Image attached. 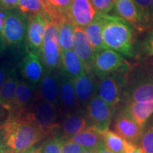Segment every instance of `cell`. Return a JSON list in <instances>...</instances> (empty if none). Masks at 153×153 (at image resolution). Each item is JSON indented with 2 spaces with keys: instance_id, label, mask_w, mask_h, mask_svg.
<instances>
[{
  "instance_id": "cell-3",
  "label": "cell",
  "mask_w": 153,
  "mask_h": 153,
  "mask_svg": "<svg viewBox=\"0 0 153 153\" xmlns=\"http://www.w3.org/2000/svg\"><path fill=\"white\" fill-rule=\"evenodd\" d=\"M121 101L131 102L153 101V65L141 68L128 77Z\"/></svg>"
},
{
  "instance_id": "cell-39",
  "label": "cell",
  "mask_w": 153,
  "mask_h": 153,
  "mask_svg": "<svg viewBox=\"0 0 153 153\" xmlns=\"http://www.w3.org/2000/svg\"><path fill=\"white\" fill-rule=\"evenodd\" d=\"M4 9L0 8V33L2 34L4 30Z\"/></svg>"
},
{
  "instance_id": "cell-1",
  "label": "cell",
  "mask_w": 153,
  "mask_h": 153,
  "mask_svg": "<svg viewBox=\"0 0 153 153\" xmlns=\"http://www.w3.org/2000/svg\"><path fill=\"white\" fill-rule=\"evenodd\" d=\"M4 153H22L45 138V135L24 113H9L0 125Z\"/></svg>"
},
{
  "instance_id": "cell-19",
  "label": "cell",
  "mask_w": 153,
  "mask_h": 153,
  "mask_svg": "<svg viewBox=\"0 0 153 153\" xmlns=\"http://www.w3.org/2000/svg\"><path fill=\"white\" fill-rule=\"evenodd\" d=\"M72 50L83 62L87 71H90L91 62L96 51L88 41L83 28L74 27Z\"/></svg>"
},
{
  "instance_id": "cell-42",
  "label": "cell",
  "mask_w": 153,
  "mask_h": 153,
  "mask_svg": "<svg viewBox=\"0 0 153 153\" xmlns=\"http://www.w3.org/2000/svg\"><path fill=\"white\" fill-rule=\"evenodd\" d=\"M6 45H6L4 40L2 34L0 33V54L4 51V50L6 48Z\"/></svg>"
},
{
  "instance_id": "cell-16",
  "label": "cell",
  "mask_w": 153,
  "mask_h": 153,
  "mask_svg": "<svg viewBox=\"0 0 153 153\" xmlns=\"http://www.w3.org/2000/svg\"><path fill=\"white\" fill-rule=\"evenodd\" d=\"M114 10L116 16L131 24L137 31H148L150 29L143 22L140 13L133 0H116Z\"/></svg>"
},
{
  "instance_id": "cell-48",
  "label": "cell",
  "mask_w": 153,
  "mask_h": 153,
  "mask_svg": "<svg viewBox=\"0 0 153 153\" xmlns=\"http://www.w3.org/2000/svg\"><path fill=\"white\" fill-rule=\"evenodd\" d=\"M90 1H91V0H90Z\"/></svg>"
},
{
  "instance_id": "cell-10",
  "label": "cell",
  "mask_w": 153,
  "mask_h": 153,
  "mask_svg": "<svg viewBox=\"0 0 153 153\" xmlns=\"http://www.w3.org/2000/svg\"><path fill=\"white\" fill-rule=\"evenodd\" d=\"M51 19L48 14H36L28 19L26 43L28 51L39 55L43 45L45 28Z\"/></svg>"
},
{
  "instance_id": "cell-12",
  "label": "cell",
  "mask_w": 153,
  "mask_h": 153,
  "mask_svg": "<svg viewBox=\"0 0 153 153\" xmlns=\"http://www.w3.org/2000/svg\"><path fill=\"white\" fill-rule=\"evenodd\" d=\"M59 70H44L36 95L59 108Z\"/></svg>"
},
{
  "instance_id": "cell-8",
  "label": "cell",
  "mask_w": 153,
  "mask_h": 153,
  "mask_svg": "<svg viewBox=\"0 0 153 153\" xmlns=\"http://www.w3.org/2000/svg\"><path fill=\"white\" fill-rule=\"evenodd\" d=\"M45 70H59L61 65V50L59 43L58 29L50 22L44 33L43 45L38 55Z\"/></svg>"
},
{
  "instance_id": "cell-37",
  "label": "cell",
  "mask_w": 153,
  "mask_h": 153,
  "mask_svg": "<svg viewBox=\"0 0 153 153\" xmlns=\"http://www.w3.org/2000/svg\"><path fill=\"white\" fill-rule=\"evenodd\" d=\"M19 0H0V8L10 9L17 8Z\"/></svg>"
},
{
  "instance_id": "cell-21",
  "label": "cell",
  "mask_w": 153,
  "mask_h": 153,
  "mask_svg": "<svg viewBox=\"0 0 153 153\" xmlns=\"http://www.w3.org/2000/svg\"><path fill=\"white\" fill-rule=\"evenodd\" d=\"M19 82L16 70L11 68L7 79L0 88V104L4 107L8 114L12 110Z\"/></svg>"
},
{
  "instance_id": "cell-11",
  "label": "cell",
  "mask_w": 153,
  "mask_h": 153,
  "mask_svg": "<svg viewBox=\"0 0 153 153\" xmlns=\"http://www.w3.org/2000/svg\"><path fill=\"white\" fill-rule=\"evenodd\" d=\"M114 132L126 141L134 145L138 144L143 127L133 119L123 107L114 118Z\"/></svg>"
},
{
  "instance_id": "cell-4",
  "label": "cell",
  "mask_w": 153,
  "mask_h": 153,
  "mask_svg": "<svg viewBox=\"0 0 153 153\" xmlns=\"http://www.w3.org/2000/svg\"><path fill=\"white\" fill-rule=\"evenodd\" d=\"M24 113L28 119L39 127L45 137L51 136L60 131L59 108L38 97L36 94L33 101Z\"/></svg>"
},
{
  "instance_id": "cell-15",
  "label": "cell",
  "mask_w": 153,
  "mask_h": 153,
  "mask_svg": "<svg viewBox=\"0 0 153 153\" xmlns=\"http://www.w3.org/2000/svg\"><path fill=\"white\" fill-rule=\"evenodd\" d=\"M98 78L90 71H86L73 79L74 92L78 104L81 108H85L90 99L97 94Z\"/></svg>"
},
{
  "instance_id": "cell-26",
  "label": "cell",
  "mask_w": 153,
  "mask_h": 153,
  "mask_svg": "<svg viewBox=\"0 0 153 153\" xmlns=\"http://www.w3.org/2000/svg\"><path fill=\"white\" fill-rule=\"evenodd\" d=\"M84 31L88 41L95 51L107 48L104 45L102 38V22L99 12L89 25L84 28Z\"/></svg>"
},
{
  "instance_id": "cell-40",
  "label": "cell",
  "mask_w": 153,
  "mask_h": 153,
  "mask_svg": "<svg viewBox=\"0 0 153 153\" xmlns=\"http://www.w3.org/2000/svg\"><path fill=\"white\" fill-rule=\"evenodd\" d=\"M22 153H41V147H36L34 145V146L31 147V148H28V150H25Z\"/></svg>"
},
{
  "instance_id": "cell-5",
  "label": "cell",
  "mask_w": 153,
  "mask_h": 153,
  "mask_svg": "<svg viewBox=\"0 0 153 153\" xmlns=\"http://www.w3.org/2000/svg\"><path fill=\"white\" fill-rule=\"evenodd\" d=\"M129 67L123 55L111 49L102 48L95 52L90 72L99 79L115 72L128 70Z\"/></svg>"
},
{
  "instance_id": "cell-25",
  "label": "cell",
  "mask_w": 153,
  "mask_h": 153,
  "mask_svg": "<svg viewBox=\"0 0 153 153\" xmlns=\"http://www.w3.org/2000/svg\"><path fill=\"white\" fill-rule=\"evenodd\" d=\"M72 0H46L45 2L46 13L51 22L55 26L67 18Z\"/></svg>"
},
{
  "instance_id": "cell-34",
  "label": "cell",
  "mask_w": 153,
  "mask_h": 153,
  "mask_svg": "<svg viewBox=\"0 0 153 153\" xmlns=\"http://www.w3.org/2000/svg\"><path fill=\"white\" fill-rule=\"evenodd\" d=\"M91 1L96 11L107 14L114 9L116 0H91Z\"/></svg>"
},
{
  "instance_id": "cell-23",
  "label": "cell",
  "mask_w": 153,
  "mask_h": 153,
  "mask_svg": "<svg viewBox=\"0 0 153 153\" xmlns=\"http://www.w3.org/2000/svg\"><path fill=\"white\" fill-rule=\"evenodd\" d=\"M123 107L141 127L153 115V101L128 103Z\"/></svg>"
},
{
  "instance_id": "cell-22",
  "label": "cell",
  "mask_w": 153,
  "mask_h": 153,
  "mask_svg": "<svg viewBox=\"0 0 153 153\" xmlns=\"http://www.w3.org/2000/svg\"><path fill=\"white\" fill-rule=\"evenodd\" d=\"M60 69L73 80L87 71L84 63L72 49L61 53Z\"/></svg>"
},
{
  "instance_id": "cell-43",
  "label": "cell",
  "mask_w": 153,
  "mask_h": 153,
  "mask_svg": "<svg viewBox=\"0 0 153 153\" xmlns=\"http://www.w3.org/2000/svg\"><path fill=\"white\" fill-rule=\"evenodd\" d=\"M7 114H8V111L6 110V108L2 106V105L0 104V120L4 117L6 115H7Z\"/></svg>"
},
{
  "instance_id": "cell-6",
  "label": "cell",
  "mask_w": 153,
  "mask_h": 153,
  "mask_svg": "<svg viewBox=\"0 0 153 153\" xmlns=\"http://www.w3.org/2000/svg\"><path fill=\"white\" fill-rule=\"evenodd\" d=\"M2 36L6 45L19 47L26 41L28 19L18 9H4Z\"/></svg>"
},
{
  "instance_id": "cell-7",
  "label": "cell",
  "mask_w": 153,
  "mask_h": 153,
  "mask_svg": "<svg viewBox=\"0 0 153 153\" xmlns=\"http://www.w3.org/2000/svg\"><path fill=\"white\" fill-rule=\"evenodd\" d=\"M128 70L115 72L98 81L97 94L108 106L115 108L121 101L122 94L127 81Z\"/></svg>"
},
{
  "instance_id": "cell-31",
  "label": "cell",
  "mask_w": 153,
  "mask_h": 153,
  "mask_svg": "<svg viewBox=\"0 0 153 153\" xmlns=\"http://www.w3.org/2000/svg\"><path fill=\"white\" fill-rule=\"evenodd\" d=\"M62 137V135L60 131L51 135L41 145V153H62V149H61Z\"/></svg>"
},
{
  "instance_id": "cell-28",
  "label": "cell",
  "mask_w": 153,
  "mask_h": 153,
  "mask_svg": "<svg viewBox=\"0 0 153 153\" xmlns=\"http://www.w3.org/2000/svg\"><path fill=\"white\" fill-rule=\"evenodd\" d=\"M61 53L72 49V39L74 26L69 22L68 19H64L57 26Z\"/></svg>"
},
{
  "instance_id": "cell-20",
  "label": "cell",
  "mask_w": 153,
  "mask_h": 153,
  "mask_svg": "<svg viewBox=\"0 0 153 153\" xmlns=\"http://www.w3.org/2000/svg\"><path fill=\"white\" fill-rule=\"evenodd\" d=\"M36 89L37 88L29 85L24 80L19 81L16 88L12 110L9 113L22 114L26 111L33 101Z\"/></svg>"
},
{
  "instance_id": "cell-41",
  "label": "cell",
  "mask_w": 153,
  "mask_h": 153,
  "mask_svg": "<svg viewBox=\"0 0 153 153\" xmlns=\"http://www.w3.org/2000/svg\"><path fill=\"white\" fill-rule=\"evenodd\" d=\"M94 153H112V152L108 150V149L106 148V146H105L104 143H103V144L99 145L98 148L94 151Z\"/></svg>"
},
{
  "instance_id": "cell-29",
  "label": "cell",
  "mask_w": 153,
  "mask_h": 153,
  "mask_svg": "<svg viewBox=\"0 0 153 153\" xmlns=\"http://www.w3.org/2000/svg\"><path fill=\"white\" fill-rule=\"evenodd\" d=\"M17 8L27 19L36 14H46L43 0H19Z\"/></svg>"
},
{
  "instance_id": "cell-47",
  "label": "cell",
  "mask_w": 153,
  "mask_h": 153,
  "mask_svg": "<svg viewBox=\"0 0 153 153\" xmlns=\"http://www.w3.org/2000/svg\"><path fill=\"white\" fill-rule=\"evenodd\" d=\"M45 1H46V0H43V1L44 2V4H45Z\"/></svg>"
},
{
  "instance_id": "cell-45",
  "label": "cell",
  "mask_w": 153,
  "mask_h": 153,
  "mask_svg": "<svg viewBox=\"0 0 153 153\" xmlns=\"http://www.w3.org/2000/svg\"><path fill=\"white\" fill-rule=\"evenodd\" d=\"M151 19H152V24L153 26V0H152V4H151Z\"/></svg>"
},
{
  "instance_id": "cell-24",
  "label": "cell",
  "mask_w": 153,
  "mask_h": 153,
  "mask_svg": "<svg viewBox=\"0 0 153 153\" xmlns=\"http://www.w3.org/2000/svg\"><path fill=\"white\" fill-rule=\"evenodd\" d=\"M70 140L79 145L85 150L92 151H95L99 145L104 143L101 132L92 126H89L79 133L76 134Z\"/></svg>"
},
{
  "instance_id": "cell-30",
  "label": "cell",
  "mask_w": 153,
  "mask_h": 153,
  "mask_svg": "<svg viewBox=\"0 0 153 153\" xmlns=\"http://www.w3.org/2000/svg\"><path fill=\"white\" fill-rule=\"evenodd\" d=\"M137 145L144 153H153V115L143 126Z\"/></svg>"
},
{
  "instance_id": "cell-36",
  "label": "cell",
  "mask_w": 153,
  "mask_h": 153,
  "mask_svg": "<svg viewBox=\"0 0 153 153\" xmlns=\"http://www.w3.org/2000/svg\"><path fill=\"white\" fill-rule=\"evenodd\" d=\"M11 69V67L7 63L0 65V88L1 87L5 80L7 79Z\"/></svg>"
},
{
  "instance_id": "cell-9",
  "label": "cell",
  "mask_w": 153,
  "mask_h": 153,
  "mask_svg": "<svg viewBox=\"0 0 153 153\" xmlns=\"http://www.w3.org/2000/svg\"><path fill=\"white\" fill-rule=\"evenodd\" d=\"M85 109L91 126L100 132L109 128L115 108L108 106L97 94L88 102Z\"/></svg>"
},
{
  "instance_id": "cell-17",
  "label": "cell",
  "mask_w": 153,
  "mask_h": 153,
  "mask_svg": "<svg viewBox=\"0 0 153 153\" xmlns=\"http://www.w3.org/2000/svg\"><path fill=\"white\" fill-rule=\"evenodd\" d=\"M59 110L67 113L81 108L74 92L73 80L60 68L59 69Z\"/></svg>"
},
{
  "instance_id": "cell-38",
  "label": "cell",
  "mask_w": 153,
  "mask_h": 153,
  "mask_svg": "<svg viewBox=\"0 0 153 153\" xmlns=\"http://www.w3.org/2000/svg\"><path fill=\"white\" fill-rule=\"evenodd\" d=\"M123 153H144L143 150L137 145L132 144L127 142L126 145L125 151Z\"/></svg>"
},
{
  "instance_id": "cell-33",
  "label": "cell",
  "mask_w": 153,
  "mask_h": 153,
  "mask_svg": "<svg viewBox=\"0 0 153 153\" xmlns=\"http://www.w3.org/2000/svg\"><path fill=\"white\" fill-rule=\"evenodd\" d=\"M61 149L62 153H82L85 150L70 139H66L63 136L61 140Z\"/></svg>"
},
{
  "instance_id": "cell-32",
  "label": "cell",
  "mask_w": 153,
  "mask_h": 153,
  "mask_svg": "<svg viewBox=\"0 0 153 153\" xmlns=\"http://www.w3.org/2000/svg\"><path fill=\"white\" fill-rule=\"evenodd\" d=\"M135 6L140 13L143 22L151 30L152 27V19H151V4L152 0H133Z\"/></svg>"
},
{
  "instance_id": "cell-46",
  "label": "cell",
  "mask_w": 153,
  "mask_h": 153,
  "mask_svg": "<svg viewBox=\"0 0 153 153\" xmlns=\"http://www.w3.org/2000/svg\"><path fill=\"white\" fill-rule=\"evenodd\" d=\"M82 153H94V151H92L90 150H85Z\"/></svg>"
},
{
  "instance_id": "cell-44",
  "label": "cell",
  "mask_w": 153,
  "mask_h": 153,
  "mask_svg": "<svg viewBox=\"0 0 153 153\" xmlns=\"http://www.w3.org/2000/svg\"><path fill=\"white\" fill-rule=\"evenodd\" d=\"M0 153H4V146L2 143V140H1V137L0 135Z\"/></svg>"
},
{
  "instance_id": "cell-14",
  "label": "cell",
  "mask_w": 153,
  "mask_h": 153,
  "mask_svg": "<svg viewBox=\"0 0 153 153\" xmlns=\"http://www.w3.org/2000/svg\"><path fill=\"white\" fill-rule=\"evenodd\" d=\"M89 126H91L85 109L79 108L65 113L60 123V133L63 137L70 139Z\"/></svg>"
},
{
  "instance_id": "cell-27",
  "label": "cell",
  "mask_w": 153,
  "mask_h": 153,
  "mask_svg": "<svg viewBox=\"0 0 153 153\" xmlns=\"http://www.w3.org/2000/svg\"><path fill=\"white\" fill-rule=\"evenodd\" d=\"M103 142L106 148L112 153H123L127 141L123 140L116 132L108 129L101 132Z\"/></svg>"
},
{
  "instance_id": "cell-35",
  "label": "cell",
  "mask_w": 153,
  "mask_h": 153,
  "mask_svg": "<svg viewBox=\"0 0 153 153\" xmlns=\"http://www.w3.org/2000/svg\"><path fill=\"white\" fill-rule=\"evenodd\" d=\"M142 51L147 56H153V28L149 30L142 44Z\"/></svg>"
},
{
  "instance_id": "cell-18",
  "label": "cell",
  "mask_w": 153,
  "mask_h": 153,
  "mask_svg": "<svg viewBox=\"0 0 153 153\" xmlns=\"http://www.w3.org/2000/svg\"><path fill=\"white\" fill-rule=\"evenodd\" d=\"M44 70L39 56L30 51H28L20 64V72L24 81L36 88H38L43 76Z\"/></svg>"
},
{
  "instance_id": "cell-13",
  "label": "cell",
  "mask_w": 153,
  "mask_h": 153,
  "mask_svg": "<svg viewBox=\"0 0 153 153\" xmlns=\"http://www.w3.org/2000/svg\"><path fill=\"white\" fill-rule=\"evenodd\" d=\"M97 12L90 0H72L67 18L74 27L84 28L92 22Z\"/></svg>"
},
{
  "instance_id": "cell-2",
  "label": "cell",
  "mask_w": 153,
  "mask_h": 153,
  "mask_svg": "<svg viewBox=\"0 0 153 153\" xmlns=\"http://www.w3.org/2000/svg\"><path fill=\"white\" fill-rule=\"evenodd\" d=\"M99 13L102 22V38L106 48L123 56L131 58L135 57L137 52V30L116 15Z\"/></svg>"
}]
</instances>
